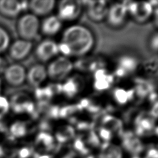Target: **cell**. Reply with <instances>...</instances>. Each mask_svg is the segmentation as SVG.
I'll use <instances>...</instances> for the list:
<instances>
[{"mask_svg": "<svg viewBox=\"0 0 158 158\" xmlns=\"http://www.w3.org/2000/svg\"><path fill=\"white\" fill-rule=\"evenodd\" d=\"M92 31L81 25H73L65 29L60 42L69 48L70 56L83 57L88 54L94 46Z\"/></svg>", "mask_w": 158, "mask_h": 158, "instance_id": "1", "label": "cell"}, {"mask_svg": "<svg viewBox=\"0 0 158 158\" xmlns=\"http://www.w3.org/2000/svg\"><path fill=\"white\" fill-rule=\"evenodd\" d=\"M15 30L19 38L32 41L40 30V22L38 17L31 12H25L16 19Z\"/></svg>", "mask_w": 158, "mask_h": 158, "instance_id": "2", "label": "cell"}, {"mask_svg": "<svg viewBox=\"0 0 158 158\" xmlns=\"http://www.w3.org/2000/svg\"><path fill=\"white\" fill-rule=\"evenodd\" d=\"M10 112L15 115H32L35 112V105L31 97L25 91H19L7 96Z\"/></svg>", "mask_w": 158, "mask_h": 158, "instance_id": "3", "label": "cell"}, {"mask_svg": "<svg viewBox=\"0 0 158 158\" xmlns=\"http://www.w3.org/2000/svg\"><path fill=\"white\" fill-rule=\"evenodd\" d=\"M1 77L4 86L17 88L26 82L27 69L20 63H9Z\"/></svg>", "mask_w": 158, "mask_h": 158, "instance_id": "4", "label": "cell"}, {"mask_svg": "<svg viewBox=\"0 0 158 158\" xmlns=\"http://www.w3.org/2000/svg\"><path fill=\"white\" fill-rule=\"evenodd\" d=\"M74 65L68 57L60 56L56 57L46 67L48 77L53 81L65 79L72 72Z\"/></svg>", "mask_w": 158, "mask_h": 158, "instance_id": "5", "label": "cell"}, {"mask_svg": "<svg viewBox=\"0 0 158 158\" xmlns=\"http://www.w3.org/2000/svg\"><path fill=\"white\" fill-rule=\"evenodd\" d=\"M33 48V44L31 41L20 38L13 40L6 52V57L12 62L20 63L29 56Z\"/></svg>", "mask_w": 158, "mask_h": 158, "instance_id": "6", "label": "cell"}, {"mask_svg": "<svg viewBox=\"0 0 158 158\" xmlns=\"http://www.w3.org/2000/svg\"><path fill=\"white\" fill-rule=\"evenodd\" d=\"M28 1L0 0V17L7 20L16 19L28 9Z\"/></svg>", "mask_w": 158, "mask_h": 158, "instance_id": "7", "label": "cell"}, {"mask_svg": "<svg viewBox=\"0 0 158 158\" xmlns=\"http://www.w3.org/2000/svg\"><path fill=\"white\" fill-rule=\"evenodd\" d=\"M128 14L139 23L146 22L153 14V6L149 2H125Z\"/></svg>", "mask_w": 158, "mask_h": 158, "instance_id": "8", "label": "cell"}, {"mask_svg": "<svg viewBox=\"0 0 158 158\" xmlns=\"http://www.w3.org/2000/svg\"><path fill=\"white\" fill-rule=\"evenodd\" d=\"M81 9V1L64 0L58 5L57 16L61 21H72L80 16Z\"/></svg>", "mask_w": 158, "mask_h": 158, "instance_id": "9", "label": "cell"}, {"mask_svg": "<svg viewBox=\"0 0 158 158\" xmlns=\"http://www.w3.org/2000/svg\"><path fill=\"white\" fill-rule=\"evenodd\" d=\"M35 53L38 60L41 62H48L59 53L58 44L51 39L44 40L36 46Z\"/></svg>", "mask_w": 158, "mask_h": 158, "instance_id": "10", "label": "cell"}, {"mask_svg": "<svg viewBox=\"0 0 158 158\" xmlns=\"http://www.w3.org/2000/svg\"><path fill=\"white\" fill-rule=\"evenodd\" d=\"M128 14L125 2H117L108 7L106 19L109 25L118 27L125 22Z\"/></svg>", "mask_w": 158, "mask_h": 158, "instance_id": "11", "label": "cell"}, {"mask_svg": "<svg viewBox=\"0 0 158 158\" xmlns=\"http://www.w3.org/2000/svg\"><path fill=\"white\" fill-rule=\"evenodd\" d=\"M47 78L46 67L42 64H35L27 70L26 81L33 87H40Z\"/></svg>", "mask_w": 158, "mask_h": 158, "instance_id": "12", "label": "cell"}, {"mask_svg": "<svg viewBox=\"0 0 158 158\" xmlns=\"http://www.w3.org/2000/svg\"><path fill=\"white\" fill-rule=\"evenodd\" d=\"M87 6V15L94 22H100L106 17L108 6L105 1H85Z\"/></svg>", "mask_w": 158, "mask_h": 158, "instance_id": "13", "label": "cell"}, {"mask_svg": "<svg viewBox=\"0 0 158 158\" xmlns=\"http://www.w3.org/2000/svg\"><path fill=\"white\" fill-rule=\"evenodd\" d=\"M56 6L54 0H32L28 1V9L36 17L47 16L53 10Z\"/></svg>", "mask_w": 158, "mask_h": 158, "instance_id": "14", "label": "cell"}, {"mask_svg": "<svg viewBox=\"0 0 158 158\" xmlns=\"http://www.w3.org/2000/svg\"><path fill=\"white\" fill-rule=\"evenodd\" d=\"M137 60L130 56H123L118 59L115 70V75L118 77H124L135 71L138 67Z\"/></svg>", "mask_w": 158, "mask_h": 158, "instance_id": "15", "label": "cell"}, {"mask_svg": "<svg viewBox=\"0 0 158 158\" xmlns=\"http://www.w3.org/2000/svg\"><path fill=\"white\" fill-rule=\"evenodd\" d=\"M94 88L98 91H102L110 88L114 81V77L106 69L100 68L94 72Z\"/></svg>", "mask_w": 158, "mask_h": 158, "instance_id": "16", "label": "cell"}, {"mask_svg": "<svg viewBox=\"0 0 158 158\" xmlns=\"http://www.w3.org/2000/svg\"><path fill=\"white\" fill-rule=\"evenodd\" d=\"M62 26V22L57 15H50L46 17L40 24V30L44 35L51 36L58 33Z\"/></svg>", "mask_w": 158, "mask_h": 158, "instance_id": "17", "label": "cell"}, {"mask_svg": "<svg viewBox=\"0 0 158 158\" xmlns=\"http://www.w3.org/2000/svg\"><path fill=\"white\" fill-rule=\"evenodd\" d=\"M7 136L13 140L25 136L29 131L27 123L22 120H16L11 122L7 127Z\"/></svg>", "mask_w": 158, "mask_h": 158, "instance_id": "18", "label": "cell"}, {"mask_svg": "<svg viewBox=\"0 0 158 158\" xmlns=\"http://www.w3.org/2000/svg\"><path fill=\"white\" fill-rule=\"evenodd\" d=\"M122 145L123 148L130 152L137 154L143 149V146L138 137L130 132L123 134Z\"/></svg>", "mask_w": 158, "mask_h": 158, "instance_id": "19", "label": "cell"}, {"mask_svg": "<svg viewBox=\"0 0 158 158\" xmlns=\"http://www.w3.org/2000/svg\"><path fill=\"white\" fill-rule=\"evenodd\" d=\"M75 77L67 78L64 83L61 85V93L69 98L78 94L83 85L81 80Z\"/></svg>", "mask_w": 158, "mask_h": 158, "instance_id": "20", "label": "cell"}, {"mask_svg": "<svg viewBox=\"0 0 158 158\" xmlns=\"http://www.w3.org/2000/svg\"><path fill=\"white\" fill-rule=\"evenodd\" d=\"M154 117L151 115H140L135 120L136 133L138 135L143 136L150 133L154 129Z\"/></svg>", "mask_w": 158, "mask_h": 158, "instance_id": "21", "label": "cell"}, {"mask_svg": "<svg viewBox=\"0 0 158 158\" xmlns=\"http://www.w3.org/2000/svg\"><path fill=\"white\" fill-rule=\"evenodd\" d=\"M12 40L11 30L7 25L0 21V55H4Z\"/></svg>", "mask_w": 158, "mask_h": 158, "instance_id": "22", "label": "cell"}, {"mask_svg": "<svg viewBox=\"0 0 158 158\" xmlns=\"http://www.w3.org/2000/svg\"><path fill=\"white\" fill-rule=\"evenodd\" d=\"M54 139L52 136L45 131L38 134L35 140V144L37 149L41 151H48L54 147Z\"/></svg>", "mask_w": 158, "mask_h": 158, "instance_id": "23", "label": "cell"}, {"mask_svg": "<svg viewBox=\"0 0 158 158\" xmlns=\"http://www.w3.org/2000/svg\"><path fill=\"white\" fill-rule=\"evenodd\" d=\"M121 149L117 145L106 142L102 145L99 158H122Z\"/></svg>", "mask_w": 158, "mask_h": 158, "instance_id": "24", "label": "cell"}, {"mask_svg": "<svg viewBox=\"0 0 158 158\" xmlns=\"http://www.w3.org/2000/svg\"><path fill=\"white\" fill-rule=\"evenodd\" d=\"M102 127L110 130L112 133H121L122 130V123L118 118L108 115L104 116L102 119Z\"/></svg>", "mask_w": 158, "mask_h": 158, "instance_id": "25", "label": "cell"}, {"mask_svg": "<svg viewBox=\"0 0 158 158\" xmlns=\"http://www.w3.org/2000/svg\"><path fill=\"white\" fill-rule=\"evenodd\" d=\"M134 94V89L127 90L123 88L118 87L113 91V98L118 104L124 105L133 98Z\"/></svg>", "mask_w": 158, "mask_h": 158, "instance_id": "26", "label": "cell"}, {"mask_svg": "<svg viewBox=\"0 0 158 158\" xmlns=\"http://www.w3.org/2000/svg\"><path fill=\"white\" fill-rule=\"evenodd\" d=\"M74 136V128L68 125L59 127L56 132V138L59 143H65L72 139Z\"/></svg>", "mask_w": 158, "mask_h": 158, "instance_id": "27", "label": "cell"}, {"mask_svg": "<svg viewBox=\"0 0 158 158\" xmlns=\"http://www.w3.org/2000/svg\"><path fill=\"white\" fill-rule=\"evenodd\" d=\"M134 91L136 94L143 98L152 92V86L148 82L141 80L137 82Z\"/></svg>", "mask_w": 158, "mask_h": 158, "instance_id": "28", "label": "cell"}, {"mask_svg": "<svg viewBox=\"0 0 158 158\" xmlns=\"http://www.w3.org/2000/svg\"><path fill=\"white\" fill-rule=\"evenodd\" d=\"M10 112V104L7 96L0 94V121L5 118Z\"/></svg>", "mask_w": 158, "mask_h": 158, "instance_id": "29", "label": "cell"}, {"mask_svg": "<svg viewBox=\"0 0 158 158\" xmlns=\"http://www.w3.org/2000/svg\"><path fill=\"white\" fill-rule=\"evenodd\" d=\"M17 151L15 149L6 144L0 145V157L14 158L17 155Z\"/></svg>", "mask_w": 158, "mask_h": 158, "instance_id": "30", "label": "cell"}, {"mask_svg": "<svg viewBox=\"0 0 158 158\" xmlns=\"http://www.w3.org/2000/svg\"><path fill=\"white\" fill-rule=\"evenodd\" d=\"M73 147L75 150H77L79 153L81 154H87L89 152V149L86 146V144L82 140L81 138H78L75 139L73 143Z\"/></svg>", "mask_w": 158, "mask_h": 158, "instance_id": "31", "label": "cell"}, {"mask_svg": "<svg viewBox=\"0 0 158 158\" xmlns=\"http://www.w3.org/2000/svg\"><path fill=\"white\" fill-rule=\"evenodd\" d=\"M98 133L99 136L104 140L108 141H109L112 136V133L108 129L104 128V127H100L98 131Z\"/></svg>", "mask_w": 158, "mask_h": 158, "instance_id": "32", "label": "cell"}, {"mask_svg": "<svg viewBox=\"0 0 158 158\" xmlns=\"http://www.w3.org/2000/svg\"><path fill=\"white\" fill-rule=\"evenodd\" d=\"M33 153V150L30 148L24 147L19 150L17 152L19 158H29Z\"/></svg>", "mask_w": 158, "mask_h": 158, "instance_id": "33", "label": "cell"}, {"mask_svg": "<svg viewBox=\"0 0 158 158\" xmlns=\"http://www.w3.org/2000/svg\"><path fill=\"white\" fill-rule=\"evenodd\" d=\"M9 61L4 55H0V76L4 70L8 65Z\"/></svg>", "mask_w": 158, "mask_h": 158, "instance_id": "34", "label": "cell"}, {"mask_svg": "<svg viewBox=\"0 0 158 158\" xmlns=\"http://www.w3.org/2000/svg\"><path fill=\"white\" fill-rule=\"evenodd\" d=\"M150 46L152 48L153 51H155L156 52L157 50V46H158V38H157V34L155 33L150 41Z\"/></svg>", "mask_w": 158, "mask_h": 158, "instance_id": "35", "label": "cell"}, {"mask_svg": "<svg viewBox=\"0 0 158 158\" xmlns=\"http://www.w3.org/2000/svg\"><path fill=\"white\" fill-rule=\"evenodd\" d=\"M146 158H158L157 150L155 148L150 149L147 152Z\"/></svg>", "mask_w": 158, "mask_h": 158, "instance_id": "36", "label": "cell"}, {"mask_svg": "<svg viewBox=\"0 0 158 158\" xmlns=\"http://www.w3.org/2000/svg\"><path fill=\"white\" fill-rule=\"evenodd\" d=\"M35 158H52L51 156L49 155H41L39 156L38 154H36L35 156Z\"/></svg>", "mask_w": 158, "mask_h": 158, "instance_id": "37", "label": "cell"}, {"mask_svg": "<svg viewBox=\"0 0 158 158\" xmlns=\"http://www.w3.org/2000/svg\"><path fill=\"white\" fill-rule=\"evenodd\" d=\"M4 87V85L2 80L1 78V77L0 76V94H2V91H3Z\"/></svg>", "mask_w": 158, "mask_h": 158, "instance_id": "38", "label": "cell"}, {"mask_svg": "<svg viewBox=\"0 0 158 158\" xmlns=\"http://www.w3.org/2000/svg\"><path fill=\"white\" fill-rule=\"evenodd\" d=\"M133 158H139V157H133Z\"/></svg>", "mask_w": 158, "mask_h": 158, "instance_id": "39", "label": "cell"}]
</instances>
